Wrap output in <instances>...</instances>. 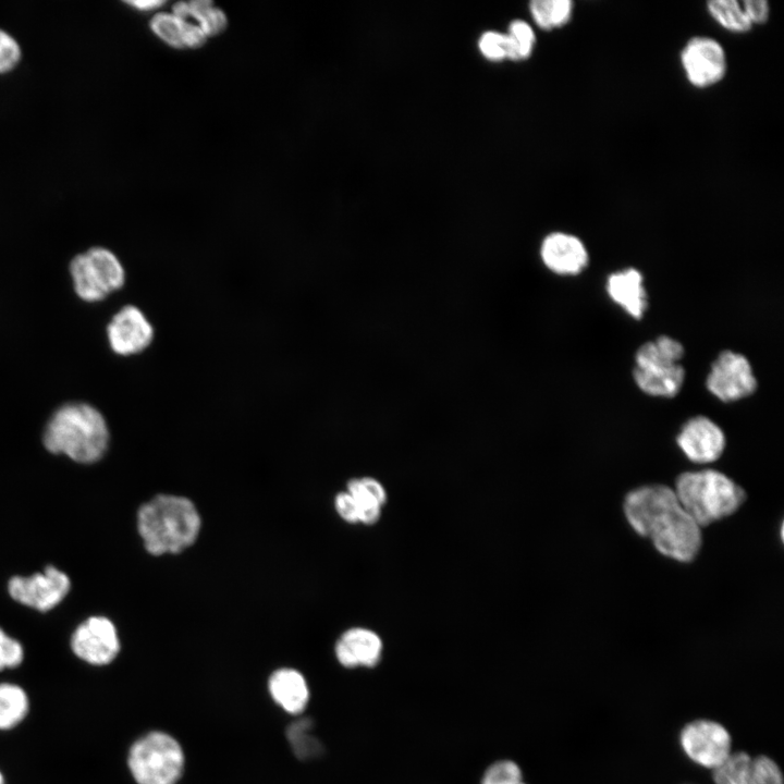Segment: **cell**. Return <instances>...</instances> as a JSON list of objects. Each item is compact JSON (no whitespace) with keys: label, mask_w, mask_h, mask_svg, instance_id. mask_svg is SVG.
Wrapping results in <instances>:
<instances>
[{"label":"cell","mask_w":784,"mask_h":784,"mask_svg":"<svg viewBox=\"0 0 784 784\" xmlns=\"http://www.w3.org/2000/svg\"><path fill=\"white\" fill-rule=\"evenodd\" d=\"M676 441L688 460L700 464L716 461L725 448L722 429L706 416H696L687 420Z\"/></svg>","instance_id":"5bb4252c"},{"label":"cell","mask_w":784,"mask_h":784,"mask_svg":"<svg viewBox=\"0 0 784 784\" xmlns=\"http://www.w3.org/2000/svg\"><path fill=\"white\" fill-rule=\"evenodd\" d=\"M23 659V646L0 628V671L19 666Z\"/></svg>","instance_id":"4dcf8cb0"},{"label":"cell","mask_w":784,"mask_h":784,"mask_svg":"<svg viewBox=\"0 0 784 784\" xmlns=\"http://www.w3.org/2000/svg\"><path fill=\"white\" fill-rule=\"evenodd\" d=\"M127 767L137 784H176L184 772L185 754L174 736L151 731L131 746Z\"/></svg>","instance_id":"5b68a950"},{"label":"cell","mask_w":784,"mask_h":784,"mask_svg":"<svg viewBox=\"0 0 784 784\" xmlns=\"http://www.w3.org/2000/svg\"><path fill=\"white\" fill-rule=\"evenodd\" d=\"M71 648L77 658L89 664H109L120 652L117 628L105 616H90L72 634Z\"/></svg>","instance_id":"4fadbf2b"},{"label":"cell","mask_w":784,"mask_h":784,"mask_svg":"<svg viewBox=\"0 0 784 784\" xmlns=\"http://www.w3.org/2000/svg\"><path fill=\"white\" fill-rule=\"evenodd\" d=\"M346 492L353 497L357 504L358 522L364 524L377 522L381 505L366 493L360 479L350 480Z\"/></svg>","instance_id":"f1b7e54d"},{"label":"cell","mask_w":784,"mask_h":784,"mask_svg":"<svg viewBox=\"0 0 784 784\" xmlns=\"http://www.w3.org/2000/svg\"><path fill=\"white\" fill-rule=\"evenodd\" d=\"M313 722L309 719H299L287 728V739L297 758L308 759L321 752V744L311 733Z\"/></svg>","instance_id":"603a6c76"},{"label":"cell","mask_w":784,"mask_h":784,"mask_svg":"<svg viewBox=\"0 0 784 784\" xmlns=\"http://www.w3.org/2000/svg\"><path fill=\"white\" fill-rule=\"evenodd\" d=\"M152 32L174 48H198L206 41L199 26L183 21L173 14L158 13L150 22Z\"/></svg>","instance_id":"d6986e66"},{"label":"cell","mask_w":784,"mask_h":784,"mask_svg":"<svg viewBox=\"0 0 784 784\" xmlns=\"http://www.w3.org/2000/svg\"><path fill=\"white\" fill-rule=\"evenodd\" d=\"M531 16L540 28L551 30L565 26L573 16L571 0H534L529 7Z\"/></svg>","instance_id":"44dd1931"},{"label":"cell","mask_w":784,"mask_h":784,"mask_svg":"<svg viewBox=\"0 0 784 784\" xmlns=\"http://www.w3.org/2000/svg\"><path fill=\"white\" fill-rule=\"evenodd\" d=\"M674 492L700 528L732 515L746 499L739 486L713 469L681 474L675 481Z\"/></svg>","instance_id":"277c9868"},{"label":"cell","mask_w":784,"mask_h":784,"mask_svg":"<svg viewBox=\"0 0 784 784\" xmlns=\"http://www.w3.org/2000/svg\"><path fill=\"white\" fill-rule=\"evenodd\" d=\"M360 481L366 493L370 495L375 501H377L380 505H383L387 500V493L381 483L372 478H363L360 479Z\"/></svg>","instance_id":"e575fe53"},{"label":"cell","mask_w":784,"mask_h":784,"mask_svg":"<svg viewBox=\"0 0 784 784\" xmlns=\"http://www.w3.org/2000/svg\"><path fill=\"white\" fill-rule=\"evenodd\" d=\"M681 65L688 83L696 88H709L727 72V57L723 46L707 36L691 37L679 53Z\"/></svg>","instance_id":"9c48e42d"},{"label":"cell","mask_w":784,"mask_h":784,"mask_svg":"<svg viewBox=\"0 0 784 784\" xmlns=\"http://www.w3.org/2000/svg\"><path fill=\"white\" fill-rule=\"evenodd\" d=\"M270 698L284 712L302 714L309 702L310 689L303 673L292 667H281L271 673L267 685Z\"/></svg>","instance_id":"e0dca14e"},{"label":"cell","mask_w":784,"mask_h":784,"mask_svg":"<svg viewBox=\"0 0 784 784\" xmlns=\"http://www.w3.org/2000/svg\"><path fill=\"white\" fill-rule=\"evenodd\" d=\"M706 384L719 400L733 402L752 394L757 379L744 355L726 350L712 363Z\"/></svg>","instance_id":"8fae6325"},{"label":"cell","mask_w":784,"mask_h":784,"mask_svg":"<svg viewBox=\"0 0 784 784\" xmlns=\"http://www.w3.org/2000/svg\"><path fill=\"white\" fill-rule=\"evenodd\" d=\"M740 4L752 27L768 22L770 4L767 0H744Z\"/></svg>","instance_id":"d6a6232c"},{"label":"cell","mask_w":784,"mask_h":784,"mask_svg":"<svg viewBox=\"0 0 784 784\" xmlns=\"http://www.w3.org/2000/svg\"><path fill=\"white\" fill-rule=\"evenodd\" d=\"M29 708L26 691L16 684H0V730L15 727L27 715Z\"/></svg>","instance_id":"ffe728a7"},{"label":"cell","mask_w":784,"mask_h":784,"mask_svg":"<svg viewBox=\"0 0 784 784\" xmlns=\"http://www.w3.org/2000/svg\"><path fill=\"white\" fill-rule=\"evenodd\" d=\"M540 256L548 269L563 275L578 274L589 260L585 244L577 236L563 232H553L544 237Z\"/></svg>","instance_id":"9a60e30c"},{"label":"cell","mask_w":784,"mask_h":784,"mask_svg":"<svg viewBox=\"0 0 784 784\" xmlns=\"http://www.w3.org/2000/svg\"><path fill=\"white\" fill-rule=\"evenodd\" d=\"M334 505L338 514L348 523L358 522L357 504L346 491L335 497Z\"/></svg>","instance_id":"836d02e7"},{"label":"cell","mask_w":784,"mask_h":784,"mask_svg":"<svg viewBox=\"0 0 784 784\" xmlns=\"http://www.w3.org/2000/svg\"><path fill=\"white\" fill-rule=\"evenodd\" d=\"M707 11L713 21L727 32L746 34L752 28L740 2L736 0L708 1Z\"/></svg>","instance_id":"7402d4cb"},{"label":"cell","mask_w":784,"mask_h":784,"mask_svg":"<svg viewBox=\"0 0 784 784\" xmlns=\"http://www.w3.org/2000/svg\"><path fill=\"white\" fill-rule=\"evenodd\" d=\"M678 744L691 762L710 771L733 752L730 731L719 721L708 718L685 723L678 733Z\"/></svg>","instance_id":"ba28073f"},{"label":"cell","mask_w":784,"mask_h":784,"mask_svg":"<svg viewBox=\"0 0 784 784\" xmlns=\"http://www.w3.org/2000/svg\"><path fill=\"white\" fill-rule=\"evenodd\" d=\"M746 784H784L779 763L768 755L752 757Z\"/></svg>","instance_id":"83f0119b"},{"label":"cell","mask_w":784,"mask_h":784,"mask_svg":"<svg viewBox=\"0 0 784 784\" xmlns=\"http://www.w3.org/2000/svg\"><path fill=\"white\" fill-rule=\"evenodd\" d=\"M480 784H528L518 763L511 759L495 760L489 764Z\"/></svg>","instance_id":"4316f807"},{"label":"cell","mask_w":784,"mask_h":784,"mask_svg":"<svg viewBox=\"0 0 784 784\" xmlns=\"http://www.w3.org/2000/svg\"><path fill=\"white\" fill-rule=\"evenodd\" d=\"M111 350L131 357L147 351L156 338V329L148 316L136 305L120 308L107 327Z\"/></svg>","instance_id":"7c38bea8"},{"label":"cell","mask_w":784,"mask_h":784,"mask_svg":"<svg viewBox=\"0 0 784 784\" xmlns=\"http://www.w3.org/2000/svg\"><path fill=\"white\" fill-rule=\"evenodd\" d=\"M70 588L68 575L53 565L28 577L14 576L8 584L9 593L15 601L41 612L57 607Z\"/></svg>","instance_id":"30bf717a"},{"label":"cell","mask_w":784,"mask_h":784,"mask_svg":"<svg viewBox=\"0 0 784 784\" xmlns=\"http://www.w3.org/2000/svg\"><path fill=\"white\" fill-rule=\"evenodd\" d=\"M382 649V640L375 632L354 627L340 636L334 653L338 662L346 669H371L380 662Z\"/></svg>","instance_id":"2e32d148"},{"label":"cell","mask_w":784,"mask_h":784,"mask_svg":"<svg viewBox=\"0 0 784 784\" xmlns=\"http://www.w3.org/2000/svg\"><path fill=\"white\" fill-rule=\"evenodd\" d=\"M0 784H4V777L1 772H0Z\"/></svg>","instance_id":"8d00e7d4"},{"label":"cell","mask_w":784,"mask_h":784,"mask_svg":"<svg viewBox=\"0 0 784 784\" xmlns=\"http://www.w3.org/2000/svg\"><path fill=\"white\" fill-rule=\"evenodd\" d=\"M137 527L150 554H173L195 542L200 530V516L187 498L159 494L140 506Z\"/></svg>","instance_id":"3957f363"},{"label":"cell","mask_w":784,"mask_h":784,"mask_svg":"<svg viewBox=\"0 0 784 784\" xmlns=\"http://www.w3.org/2000/svg\"><path fill=\"white\" fill-rule=\"evenodd\" d=\"M188 8L189 16L198 21L199 28L206 36L218 35L226 27L224 13L213 8L212 2L205 0L191 1Z\"/></svg>","instance_id":"484cf974"},{"label":"cell","mask_w":784,"mask_h":784,"mask_svg":"<svg viewBox=\"0 0 784 784\" xmlns=\"http://www.w3.org/2000/svg\"><path fill=\"white\" fill-rule=\"evenodd\" d=\"M683 355V345L666 335L644 343L636 352L633 370L638 388L653 396H675L685 379V369L679 364Z\"/></svg>","instance_id":"8992f818"},{"label":"cell","mask_w":784,"mask_h":784,"mask_svg":"<svg viewBox=\"0 0 784 784\" xmlns=\"http://www.w3.org/2000/svg\"><path fill=\"white\" fill-rule=\"evenodd\" d=\"M624 513L634 530L649 538L663 555L690 562L698 554L700 527L673 489L662 485L637 488L625 497Z\"/></svg>","instance_id":"6da1fadb"},{"label":"cell","mask_w":784,"mask_h":784,"mask_svg":"<svg viewBox=\"0 0 784 784\" xmlns=\"http://www.w3.org/2000/svg\"><path fill=\"white\" fill-rule=\"evenodd\" d=\"M21 48L5 30L0 29V73L12 70L20 61Z\"/></svg>","instance_id":"1f68e13d"},{"label":"cell","mask_w":784,"mask_h":784,"mask_svg":"<svg viewBox=\"0 0 784 784\" xmlns=\"http://www.w3.org/2000/svg\"><path fill=\"white\" fill-rule=\"evenodd\" d=\"M609 296L635 319H641L647 306V293L641 273L627 268L612 273L607 280Z\"/></svg>","instance_id":"ac0fdd59"},{"label":"cell","mask_w":784,"mask_h":784,"mask_svg":"<svg viewBox=\"0 0 784 784\" xmlns=\"http://www.w3.org/2000/svg\"><path fill=\"white\" fill-rule=\"evenodd\" d=\"M126 3L139 10H151L162 5L164 2L156 0H136L127 1Z\"/></svg>","instance_id":"d590c367"},{"label":"cell","mask_w":784,"mask_h":784,"mask_svg":"<svg viewBox=\"0 0 784 784\" xmlns=\"http://www.w3.org/2000/svg\"><path fill=\"white\" fill-rule=\"evenodd\" d=\"M74 290L85 302H98L125 283L120 259L105 247H93L73 258L70 265Z\"/></svg>","instance_id":"52a82bcc"},{"label":"cell","mask_w":784,"mask_h":784,"mask_svg":"<svg viewBox=\"0 0 784 784\" xmlns=\"http://www.w3.org/2000/svg\"><path fill=\"white\" fill-rule=\"evenodd\" d=\"M752 756L746 751H733L726 760L711 771L714 784H746Z\"/></svg>","instance_id":"cb8c5ba5"},{"label":"cell","mask_w":784,"mask_h":784,"mask_svg":"<svg viewBox=\"0 0 784 784\" xmlns=\"http://www.w3.org/2000/svg\"><path fill=\"white\" fill-rule=\"evenodd\" d=\"M481 54L491 61H501L507 56L505 34L494 30L483 33L478 41Z\"/></svg>","instance_id":"f546056e"},{"label":"cell","mask_w":784,"mask_h":784,"mask_svg":"<svg viewBox=\"0 0 784 784\" xmlns=\"http://www.w3.org/2000/svg\"><path fill=\"white\" fill-rule=\"evenodd\" d=\"M505 36L507 59L518 61L530 57L536 42V36L532 27L527 22L522 20L513 21Z\"/></svg>","instance_id":"d4e9b609"},{"label":"cell","mask_w":784,"mask_h":784,"mask_svg":"<svg viewBox=\"0 0 784 784\" xmlns=\"http://www.w3.org/2000/svg\"><path fill=\"white\" fill-rule=\"evenodd\" d=\"M109 438L108 425L98 409L85 403H69L50 417L42 439L49 452L89 464L103 456Z\"/></svg>","instance_id":"7a4b0ae2"}]
</instances>
